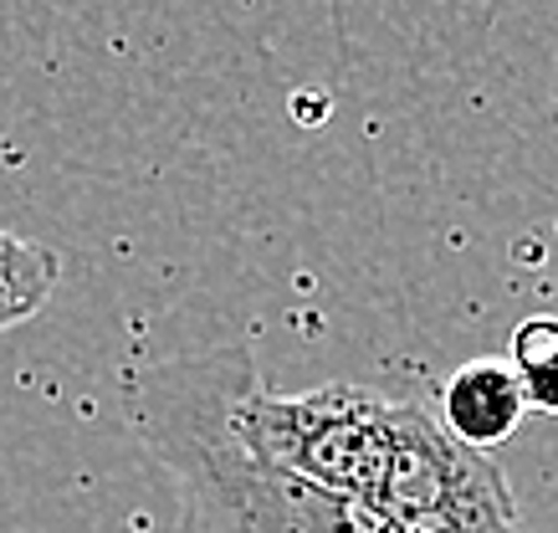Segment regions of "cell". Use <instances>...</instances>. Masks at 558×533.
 <instances>
[{
    "label": "cell",
    "instance_id": "cell-1",
    "mask_svg": "<svg viewBox=\"0 0 558 533\" xmlns=\"http://www.w3.org/2000/svg\"><path fill=\"white\" fill-rule=\"evenodd\" d=\"M256 360L246 344L149 364L134 385V431L174 487V533H400L359 502L292 477L246 441L236 400Z\"/></svg>",
    "mask_w": 558,
    "mask_h": 533
},
{
    "label": "cell",
    "instance_id": "cell-2",
    "mask_svg": "<svg viewBox=\"0 0 558 533\" xmlns=\"http://www.w3.org/2000/svg\"><path fill=\"white\" fill-rule=\"evenodd\" d=\"M436 421L457 447L476 451V457H492L527 421V400L518 375H512V364L466 360L461 370H451L446 385H440Z\"/></svg>",
    "mask_w": 558,
    "mask_h": 533
},
{
    "label": "cell",
    "instance_id": "cell-3",
    "mask_svg": "<svg viewBox=\"0 0 558 533\" xmlns=\"http://www.w3.org/2000/svg\"><path fill=\"white\" fill-rule=\"evenodd\" d=\"M57 277H62V257L51 246L0 231V328H16L47 308Z\"/></svg>",
    "mask_w": 558,
    "mask_h": 533
},
{
    "label": "cell",
    "instance_id": "cell-4",
    "mask_svg": "<svg viewBox=\"0 0 558 533\" xmlns=\"http://www.w3.org/2000/svg\"><path fill=\"white\" fill-rule=\"evenodd\" d=\"M508 364L518 385H523L527 411L558 415V318L554 313H533L512 328Z\"/></svg>",
    "mask_w": 558,
    "mask_h": 533
}]
</instances>
